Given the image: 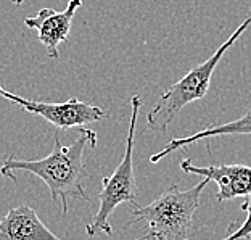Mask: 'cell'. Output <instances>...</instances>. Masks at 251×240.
<instances>
[{
  "instance_id": "ba28073f",
  "label": "cell",
  "mask_w": 251,
  "mask_h": 240,
  "mask_svg": "<svg viewBox=\"0 0 251 240\" xmlns=\"http://www.w3.org/2000/svg\"><path fill=\"white\" fill-rule=\"evenodd\" d=\"M56 236L41 221L37 213L27 205L11 208L0 221V240H44Z\"/></svg>"
},
{
  "instance_id": "6da1fadb",
  "label": "cell",
  "mask_w": 251,
  "mask_h": 240,
  "mask_svg": "<svg viewBox=\"0 0 251 240\" xmlns=\"http://www.w3.org/2000/svg\"><path fill=\"white\" fill-rule=\"evenodd\" d=\"M97 133L90 128H77V137L71 145H63L60 134H55V148L50 155L41 160H18L8 157L0 166V174L16 182V171H27L47 184L52 202L61 203V214L68 213V200L77 198L89 202L84 188V179L87 178L84 153L85 148L97 147Z\"/></svg>"
},
{
  "instance_id": "277c9868",
  "label": "cell",
  "mask_w": 251,
  "mask_h": 240,
  "mask_svg": "<svg viewBox=\"0 0 251 240\" xmlns=\"http://www.w3.org/2000/svg\"><path fill=\"white\" fill-rule=\"evenodd\" d=\"M144 100L140 95H134L130 99V123L126 139V150L121 158V163L118 164L115 173L111 176L101 178V190L99 193V210L95 213L92 222L85 226L87 237L97 236H113V227L110 222V216L113 214L119 205L130 203L134 207H139L137 203V181L134 171V148H135V128L137 118Z\"/></svg>"
},
{
  "instance_id": "8992f818",
  "label": "cell",
  "mask_w": 251,
  "mask_h": 240,
  "mask_svg": "<svg viewBox=\"0 0 251 240\" xmlns=\"http://www.w3.org/2000/svg\"><path fill=\"white\" fill-rule=\"evenodd\" d=\"M180 169L187 174L208 178L218 184L216 198L229 202L237 197L251 195V166L247 164H216V166H197L190 158L180 161Z\"/></svg>"
},
{
  "instance_id": "9c48e42d",
  "label": "cell",
  "mask_w": 251,
  "mask_h": 240,
  "mask_svg": "<svg viewBox=\"0 0 251 240\" xmlns=\"http://www.w3.org/2000/svg\"><path fill=\"white\" fill-rule=\"evenodd\" d=\"M242 135V134H251V110L247 111L242 118L235 119V121L226 123V124H216V126H208L206 129L198 131V133L188 135V137H176V139L169 140L161 150L156 152L155 155L150 157L151 163H159L164 157H168L169 153L176 150H182L184 147L195 144L198 140L203 139H213V137H221V135Z\"/></svg>"
},
{
  "instance_id": "7a4b0ae2",
  "label": "cell",
  "mask_w": 251,
  "mask_h": 240,
  "mask_svg": "<svg viewBox=\"0 0 251 240\" xmlns=\"http://www.w3.org/2000/svg\"><path fill=\"white\" fill-rule=\"evenodd\" d=\"M209 182L208 178H203L187 190L171 186L145 207H135L127 226L145 222V232L140 237L145 240H187L195 231L193 214L200 208V197Z\"/></svg>"
},
{
  "instance_id": "30bf717a",
  "label": "cell",
  "mask_w": 251,
  "mask_h": 240,
  "mask_svg": "<svg viewBox=\"0 0 251 240\" xmlns=\"http://www.w3.org/2000/svg\"><path fill=\"white\" fill-rule=\"evenodd\" d=\"M240 210L247 213V218H245V221L242 222V224H238V227L232 226V231L226 236L227 240L251 237V195H248L247 200L240 205Z\"/></svg>"
},
{
  "instance_id": "5b68a950",
  "label": "cell",
  "mask_w": 251,
  "mask_h": 240,
  "mask_svg": "<svg viewBox=\"0 0 251 240\" xmlns=\"http://www.w3.org/2000/svg\"><path fill=\"white\" fill-rule=\"evenodd\" d=\"M0 97L11 104L21 107L23 110L44 118L45 121L53 124L56 129H71L81 128L92 123H100L108 118L106 113L100 107L87 104V102L79 100L77 97H71L70 100L61 102V104H47V102H39L32 99H25L13 92H10L0 82Z\"/></svg>"
},
{
  "instance_id": "52a82bcc",
  "label": "cell",
  "mask_w": 251,
  "mask_h": 240,
  "mask_svg": "<svg viewBox=\"0 0 251 240\" xmlns=\"http://www.w3.org/2000/svg\"><path fill=\"white\" fill-rule=\"evenodd\" d=\"M82 7V0H70L63 11L53 8H42L36 16L25 20V25L37 31V37L47 50V55L53 60H60L58 47L61 42L70 39L73 20L76 11Z\"/></svg>"
},
{
  "instance_id": "8fae6325",
  "label": "cell",
  "mask_w": 251,
  "mask_h": 240,
  "mask_svg": "<svg viewBox=\"0 0 251 240\" xmlns=\"http://www.w3.org/2000/svg\"><path fill=\"white\" fill-rule=\"evenodd\" d=\"M10 2L13 3V5H16V7H20V5L25 3V0H10Z\"/></svg>"
},
{
  "instance_id": "3957f363",
  "label": "cell",
  "mask_w": 251,
  "mask_h": 240,
  "mask_svg": "<svg viewBox=\"0 0 251 240\" xmlns=\"http://www.w3.org/2000/svg\"><path fill=\"white\" fill-rule=\"evenodd\" d=\"M250 26H251V15L232 32V36L208 60H204L195 68H192L185 76H182L177 82L171 85L166 92L159 97L156 105L148 111L147 115L148 128L155 131V133H166L168 126L174 121V118L179 115L182 108L192 104V102L201 100L209 90L211 78H213L216 66L219 65L224 53L235 44V41L242 37V34Z\"/></svg>"
}]
</instances>
